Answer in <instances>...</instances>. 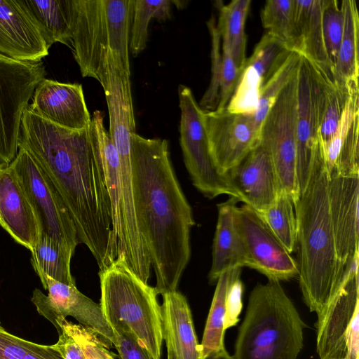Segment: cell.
<instances>
[{"instance_id":"cell-1","label":"cell","mask_w":359,"mask_h":359,"mask_svg":"<svg viewBox=\"0 0 359 359\" xmlns=\"http://www.w3.org/2000/svg\"><path fill=\"white\" fill-rule=\"evenodd\" d=\"M18 146L29 154L60 195L79 243L88 248L100 271L108 268L117 258V241L104 159L95 133L90 126L81 130L60 126L27 107Z\"/></svg>"},{"instance_id":"cell-2","label":"cell","mask_w":359,"mask_h":359,"mask_svg":"<svg viewBox=\"0 0 359 359\" xmlns=\"http://www.w3.org/2000/svg\"><path fill=\"white\" fill-rule=\"evenodd\" d=\"M131 161L142 234L153 268L158 294L177 290L191 257V208L176 177L168 142L131 139Z\"/></svg>"},{"instance_id":"cell-3","label":"cell","mask_w":359,"mask_h":359,"mask_svg":"<svg viewBox=\"0 0 359 359\" xmlns=\"http://www.w3.org/2000/svg\"><path fill=\"white\" fill-rule=\"evenodd\" d=\"M294 209L297 220V263L299 287L309 311L318 315L348 275L345 273L337 255L323 151L316 157L308 184Z\"/></svg>"},{"instance_id":"cell-4","label":"cell","mask_w":359,"mask_h":359,"mask_svg":"<svg viewBox=\"0 0 359 359\" xmlns=\"http://www.w3.org/2000/svg\"><path fill=\"white\" fill-rule=\"evenodd\" d=\"M302 320L279 281L251 291L233 359H296L304 347Z\"/></svg>"},{"instance_id":"cell-5","label":"cell","mask_w":359,"mask_h":359,"mask_svg":"<svg viewBox=\"0 0 359 359\" xmlns=\"http://www.w3.org/2000/svg\"><path fill=\"white\" fill-rule=\"evenodd\" d=\"M74 59L83 77L107 85L109 50L130 74L129 39L133 0H68Z\"/></svg>"},{"instance_id":"cell-6","label":"cell","mask_w":359,"mask_h":359,"mask_svg":"<svg viewBox=\"0 0 359 359\" xmlns=\"http://www.w3.org/2000/svg\"><path fill=\"white\" fill-rule=\"evenodd\" d=\"M104 113L95 110L90 128L102 149L112 213V226L117 241V258L142 280L148 283L151 261L144 243L137 210L131 154H118L109 131L104 126Z\"/></svg>"},{"instance_id":"cell-7","label":"cell","mask_w":359,"mask_h":359,"mask_svg":"<svg viewBox=\"0 0 359 359\" xmlns=\"http://www.w3.org/2000/svg\"><path fill=\"white\" fill-rule=\"evenodd\" d=\"M100 306L113 332L128 328L153 359H161L163 340L161 308L154 287L116 259L99 271Z\"/></svg>"},{"instance_id":"cell-8","label":"cell","mask_w":359,"mask_h":359,"mask_svg":"<svg viewBox=\"0 0 359 359\" xmlns=\"http://www.w3.org/2000/svg\"><path fill=\"white\" fill-rule=\"evenodd\" d=\"M178 97L181 111L180 144L192 184L210 199L220 195H228L244 203L242 196L231 184L226 176L220 175L214 165L204 126L203 110L191 88L180 85Z\"/></svg>"},{"instance_id":"cell-9","label":"cell","mask_w":359,"mask_h":359,"mask_svg":"<svg viewBox=\"0 0 359 359\" xmlns=\"http://www.w3.org/2000/svg\"><path fill=\"white\" fill-rule=\"evenodd\" d=\"M297 116V72L265 116L259 131V144L269 154L281 189L290 196L294 205L299 198Z\"/></svg>"},{"instance_id":"cell-10","label":"cell","mask_w":359,"mask_h":359,"mask_svg":"<svg viewBox=\"0 0 359 359\" xmlns=\"http://www.w3.org/2000/svg\"><path fill=\"white\" fill-rule=\"evenodd\" d=\"M10 165L36 214L40 234L51 238L72 259L80 243L75 225L60 195L25 149L18 148Z\"/></svg>"},{"instance_id":"cell-11","label":"cell","mask_w":359,"mask_h":359,"mask_svg":"<svg viewBox=\"0 0 359 359\" xmlns=\"http://www.w3.org/2000/svg\"><path fill=\"white\" fill-rule=\"evenodd\" d=\"M317 317L319 358L359 359L358 264Z\"/></svg>"},{"instance_id":"cell-12","label":"cell","mask_w":359,"mask_h":359,"mask_svg":"<svg viewBox=\"0 0 359 359\" xmlns=\"http://www.w3.org/2000/svg\"><path fill=\"white\" fill-rule=\"evenodd\" d=\"M46 74L41 61H19L0 54V164H10L16 156L23 111Z\"/></svg>"},{"instance_id":"cell-13","label":"cell","mask_w":359,"mask_h":359,"mask_svg":"<svg viewBox=\"0 0 359 359\" xmlns=\"http://www.w3.org/2000/svg\"><path fill=\"white\" fill-rule=\"evenodd\" d=\"M324 71L301 55L297 71V173L299 196L308 184L313 161L323 151L320 126Z\"/></svg>"},{"instance_id":"cell-14","label":"cell","mask_w":359,"mask_h":359,"mask_svg":"<svg viewBox=\"0 0 359 359\" xmlns=\"http://www.w3.org/2000/svg\"><path fill=\"white\" fill-rule=\"evenodd\" d=\"M203 117L210 156L222 175L259 144V129L253 114L232 113L224 108L203 111Z\"/></svg>"},{"instance_id":"cell-15","label":"cell","mask_w":359,"mask_h":359,"mask_svg":"<svg viewBox=\"0 0 359 359\" xmlns=\"http://www.w3.org/2000/svg\"><path fill=\"white\" fill-rule=\"evenodd\" d=\"M237 225L249 259V268L268 280L285 281L298 276L297 263L259 214L243 204L235 210Z\"/></svg>"},{"instance_id":"cell-16","label":"cell","mask_w":359,"mask_h":359,"mask_svg":"<svg viewBox=\"0 0 359 359\" xmlns=\"http://www.w3.org/2000/svg\"><path fill=\"white\" fill-rule=\"evenodd\" d=\"M43 294L36 288L32 292V302L38 313L48 320L57 330V320L72 316L79 324L95 332L108 348L116 341L114 333L106 320L100 304L82 294L76 285L57 281L48 276L44 278Z\"/></svg>"},{"instance_id":"cell-17","label":"cell","mask_w":359,"mask_h":359,"mask_svg":"<svg viewBox=\"0 0 359 359\" xmlns=\"http://www.w3.org/2000/svg\"><path fill=\"white\" fill-rule=\"evenodd\" d=\"M359 175H328L329 210L339 262L346 275L358 263Z\"/></svg>"},{"instance_id":"cell-18","label":"cell","mask_w":359,"mask_h":359,"mask_svg":"<svg viewBox=\"0 0 359 359\" xmlns=\"http://www.w3.org/2000/svg\"><path fill=\"white\" fill-rule=\"evenodd\" d=\"M291 52L271 34H264L246 59L226 109L232 113L254 114L262 87Z\"/></svg>"},{"instance_id":"cell-19","label":"cell","mask_w":359,"mask_h":359,"mask_svg":"<svg viewBox=\"0 0 359 359\" xmlns=\"http://www.w3.org/2000/svg\"><path fill=\"white\" fill-rule=\"evenodd\" d=\"M27 108L56 125L73 130L86 128L91 121L80 83L45 78L35 88Z\"/></svg>"},{"instance_id":"cell-20","label":"cell","mask_w":359,"mask_h":359,"mask_svg":"<svg viewBox=\"0 0 359 359\" xmlns=\"http://www.w3.org/2000/svg\"><path fill=\"white\" fill-rule=\"evenodd\" d=\"M225 175L247 204L261 212L283 191L271 156L260 144Z\"/></svg>"},{"instance_id":"cell-21","label":"cell","mask_w":359,"mask_h":359,"mask_svg":"<svg viewBox=\"0 0 359 359\" xmlns=\"http://www.w3.org/2000/svg\"><path fill=\"white\" fill-rule=\"evenodd\" d=\"M0 225L32 250L40 236L36 214L14 169L0 164Z\"/></svg>"},{"instance_id":"cell-22","label":"cell","mask_w":359,"mask_h":359,"mask_svg":"<svg viewBox=\"0 0 359 359\" xmlns=\"http://www.w3.org/2000/svg\"><path fill=\"white\" fill-rule=\"evenodd\" d=\"M48 48L34 21L18 0H0V54L37 62Z\"/></svg>"},{"instance_id":"cell-23","label":"cell","mask_w":359,"mask_h":359,"mask_svg":"<svg viewBox=\"0 0 359 359\" xmlns=\"http://www.w3.org/2000/svg\"><path fill=\"white\" fill-rule=\"evenodd\" d=\"M349 95L334 137L323 148L328 175H359V86L349 85Z\"/></svg>"},{"instance_id":"cell-24","label":"cell","mask_w":359,"mask_h":359,"mask_svg":"<svg viewBox=\"0 0 359 359\" xmlns=\"http://www.w3.org/2000/svg\"><path fill=\"white\" fill-rule=\"evenodd\" d=\"M239 201L229 197L217 204V222L212 245V265L208 278L210 283L217 282L225 271L249 267V259L240 233L235 210Z\"/></svg>"},{"instance_id":"cell-25","label":"cell","mask_w":359,"mask_h":359,"mask_svg":"<svg viewBox=\"0 0 359 359\" xmlns=\"http://www.w3.org/2000/svg\"><path fill=\"white\" fill-rule=\"evenodd\" d=\"M161 295L163 339L172 346L176 359H203L186 297L177 290Z\"/></svg>"},{"instance_id":"cell-26","label":"cell","mask_w":359,"mask_h":359,"mask_svg":"<svg viewBox=\"0 0 359 359\" xmlns=\"http://www.w3.org/2000/svg\"><path fill=\"white\" fill-rule=\"evenodd\" d=\"M324 1L325 0H294L295 16L301 39L299 54L332 75L323 32Z\"/></svg>"},{"instance_id":"cell-27","label":"cell","mask_w":359,"mask_h":359,"mask_svg":"<svg viewBox=\"0 0 359 359\" xmlns=\"http://www.w3.org/2000/svg\"><path fill=\"white\" fill-rule=\"evenodd\" d=\"M38 27L47 48L71 40L68 0H18Z\"/></svg>"},{"instance_id":"cell-28","label":"cell","mask_w":359,"mask_h":359,"mask_svg":"<svg viewBox=\"0 0 359 359\" xmlns=\"http://www.w3.org/2000/svg\"><path fill=\"white\" fill-rule=\"evenodd\" d=\"M344 32L335 65L332 71L333 81L346 86L358 83L359 77V15L354 0H342Z\"/></svg>"},{"instance_id":"cell-29","label":"cell","mask_w":359,"mask_h":359,"mask_svg":"<svg viewBox=\"0 0 359 359\" xmlns=\"http://www.w3.org/2000/svg\"><path fill=\"white\" fill-rule=\"evenodd\" d=\"M250 4L251 0H233L227 4L217 1L215 5L219 11L217 27L222 46L229 49L240 72L247 59L245 25Z\"/></svg>"},{"instance_id":"cell-30","label":"cell","mask_w":359,"mask_h":359,"mask_svg":"<svg viewBox=\"0 0 359 359\" xmlns=\"http://www.w3.org/2000/svg\"><path fill=\"white\" fill-rule=\"evenodd\" d=\"M261 21L269 34L292 52L300 53L301 39L296 22L294 0H267Z\"/></svg>"},{"instance_id":"cell-31","label":"cell","mask_w":359,"mask_h":359,"mask_svg":"<svg viewBox=\"0 0 359 359\" xmlns=\"http://www.w3.org/2000/svg\"><path fill=\"white\" fill-rule=\"evenodd\" d=\"M232 270L223 273L216 282V288L200 344L203 359H209L226 351L225 301Z\"/></svg>"},{"instance_id":"cell-32","label":"cell","mask_w":359,"mask_h":359,"mask_svg":"<svg viewBox=\"0 0 359 359\" xmlns=\"http://www.w3.org/2000/svg\"><path fill=\"white\" fill-rule=\"evenodd\" d=\"M31 251V262L41 283L46 276L57 281L76 285L71 269V259L49 236L41 233Z\"/></svg>"},{"instance_id":"cell-33","label":"cell","mask_w":359,"mask_h":359,"mask_svg":"<svg viewBox=\"0 0 359 359\" xmlns=\"http://www.w3.org/2000/svg\"><path fill=\"white\" fill-rule=\"evenodd\" d=\"M171 4L170 0H133L129 52L133 57H137L147 46L150 20L155 18L163 22L171 18Z\"/></svg>"},{"instance_id":"cell-34","label":"cell","mask_w":359,"mask_h":359,"mask_svg":"<svg viewBox=\"0 0 359 359\" xmlns=\"http://www.w3.org/2000/svg\"><path fill=\"white\" fill-rule=\"evenodd\" d=\"M258 213L286 250L292 253L297 247V220L290 196L282 191L271 205Z\"/></svg>"},{"instance_id":"cell-35","label":"cell","mask_w":359,"mask_h":359,"mask_svg":"<svg viewBox=\"0 0 359 359\" xmlns=\"http://www.w3.org/2000/svg\"><path fill=\"white\" fill-rule=\"evenodd\" d=\"M349 95V86L336 83L324 72L320 137L323 149L335 135Z\"/></svg>"},{"instance_id":"cell-36","label":"cell","mask_w":359,"mask_h":359,"mask_svg":"<svg viewBox=\"0 0 359 359\" xmlns=\"http://www.w3.org/2000/svg\"><path fill=\"white\" fill-rule=\"evenodd\" d=\"M301 55L291 52L281 65L266 81L261 88L257 107L253 117L259 129L265 116L289 81L297 73Z\"/></svg>"},{"instance_id":"cell-37","label":"cell","mask_w":359,"mask_h":359,"mask_svg":"<svg viewBox=\"0 0 359 359\" xmlns=\"http://www.w3.org/2000/svg\"><path fill=\"white\" fill-rule=\"evenodd\" d=\"M0 359H63L51 346L27 341L0 326Z\"/></svg>"},{"instance_id":"cell-38","label":"cell","mask_w":359,"mask_h":359,"mask_svg":"<svg viewBox=\"0 0 359 359\" xmlns=\"http://www.w3.org/2000/svg\"><path fill=\"white\" fill-rule=\"evenodd\" d=\"M211 37V78L210 84L199 104L203 111H214L217 108L222 72V40L215 15L206 22Z\"/></svg>"},{"instance_id":"cell-39","label":"cell","mask_w":359,"mask_h":359,"mask_svg":"<svg viewBox=\"0 0 359 359\" xmlns=\"http://www.w3.org/2000/svg\"><path fill=\"white\" fill-rule=\"evenodd\" d=\"M57 332L62 330L69 334L79 345L86 359H116L98 334L88 327L68 321L66 318L57 320Z\"/></svg>"},{"instance_id":"cell-40","label":"cell","mask_w":359,"mask_h":359,"mask_svg":"<svg viewBox=\"0 0 359 359\" xmlns=\"http://www.w3.org/2000/svg\"><path fill=\"white\" fill-rule=\"evenodd\" d=\"M323 32L332 75L344 32V12L341 1L325 0Z\"/></svg>"},{"instance_id":"cell-41","label":"cell","mask_w":359,"mask_h":359,"mask_svg":"<svg viewBox=\"0 0 359 359\" xmlns=\"http://www.w3.org/2000/svg\"><path fill=\"white\" fill-rule=\"evenodd\" d=\"M241 72L229 49L222 46V72L219 102L216 109L226 108L237 86Z\"/></svg>"},{"instance_id":"cell-42","label":"cell","mask_w":359,"mask_h":359,"mask_svg":"<svg viewBox=\"0 0 359 359\" xmlns=\"http://www.w3.org/2000/svg\"><path fill=\"white\" fill-rule=\"evenodd\" d=\"M241 269L232 270L228 285L225 301L224 328L227 329L237 325L243 309V283L241 279Z\"/></svg>"},{"instance_id":"cell-43","label":"cell","mask_w":359,"mask_h":359,"mask_svg":"<svg viewBox=\"0 0 359 359\" xmlns=\"http://www.w3.org/2000/svg\"><path fill=\"white\" fill-rule=\"evenodd\" d=\"M116 341L114 344L120 359H153L149 352L141 346L127 327H121L114 330Z\"/></svg>"},{"instance_id":"cell-44","label":"cell","mask_w":359,"mask_h":359,"mask_svg":"<svg viewBox=\"0 0 359 359\" xmlns=\"http://www.w3.org/2000/svg\"><path fill=\"white\" fill-rule=\"evenodd\" d=\"M50 346L63 359H86L79 345L63 330L59 334L57 343Z\"/></svg>"},{"instance_id":"cell-45","label":"cell","mask_w":359,"mask_h":359,"mask_svg":"<svg viewBox=\"0 0 359 359\" xmlns=\"http://www.w3.org/2000/svg\"><path fill=\"white\" fill-rule=\"evenodd\" d=\"M168 351V359H176L174 350L171 344L168 342H165Z\"/></svg>"},{"instance_id":"cell-46","label":"cell","mask_w":359,"mask_h":359,"mask_svg":"<svg viewBox=\"0 0 359 359\" xmlns=\"http://www.w3.org/2000/svg\"><path fill=\"white\" fill-rule=\"evenodd\" d=\"M0 326H1V323H0Z\"/></svg>"}]
</instances>
